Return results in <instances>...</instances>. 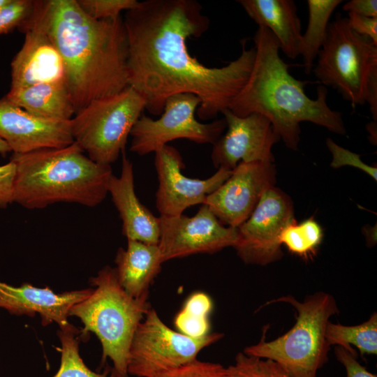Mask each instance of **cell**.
I'll list each match as a JSON object with an SVG mask.
<instances>
[{
    "label": "cell",
    "mask_w": 377,
    "mask_h": 377,
    "mask_svg": "<svg viewBox=\"0 0 377 377\" xmlns=\"http://www.w3.org/2000/svg\"><path fill=\"white\" fill-rule=\"evenodd\" d=\"M0 138L16 154L45 148H62L74 140L71 119L54 121L34 116L9 101L0 98Z\"/></svg>",
    "instance_id": "2e32d148"
},
{
    "label": "cell",
    "mask_w": 377,
    "mask_h": 377,
    "mask_svg": "<svg viewBox=\"0 0 377 377\" xmlns=\"http://www.w3.org/2000/svg\"><path fill=\"white\" fill-rule=\"evenodd\" d=\"M146 102L133 88L94 100L71 119L74 140L94 161L111 165L124 152Z\"/></svg>",
    "instance_id": "ba28073f"
},
{
    "label": "cell",
    "mask_w": 377,
    "mask_h": 377,
    "mask_svg": "<svg viewBox=\"0 0 377 377\" xmlns=\"http://www.w3.org/2000/svg\"><path fill=\"white\" fill-rule=\"evenodd\" d=\"M158 218V246L163 263L199 253L213 254L233 247L237 241V228L223 225L205 204L192 216Z\"/></svg>",
    "instance_id": "7c38bea8"
},
{
    "label": "cell",
    "mask_w": 377,
    "mask_h": 377,
    "mask_svg": "<svg viewBox=\"0 0 377 377\" xmlns=\"http://www.w3.org/2000/svg\"><path fill=\"white\" fill-rule=\"evenodd\" d=\"M200 104V100L194 94H177L165 101L158 119L141 115L130 133V151L145 156L177 139L214 145L226 128V120L205 124L198 121L195 112Z\"/></svg>",
    "instance_id": "30bf717a"
},
{
    "label": "cell",
    "mask_w": 377,
    "mask_h": 377,
    "mask_svg": "<svg viewBox=\"0 0 377 377\" xmlns=\"http://www.w3.org/2000/svg\"><path fill=\"white\" fill-rule=\"evenodd\" d=\"M10 161L15 167L13 202L29 209L61 202L97 206L108 194L113 175L111 165L94 161L75 142L13 154Z\"/></svg>",
    "instance_id": "277c9868"
},
{
    "label": "cell",
    "mask_w": 377,
    "mask_h": 377,
    "mask_svg": "<svg viewBox=\"0 0 377 377\" xmlns=\"http://www.w3.org/2000/svg\"><path fill=\"white\" fill-rule=\"evenodd\" d=\"M185 309L177 317L176 324L182 328L183 334L191 337H200L208 333L207 312L201 310L211 309L209 299L202 294L195 295L187 302Z\"/></svg>",
    "instance_id": "83f0119b"
},
{
    "label": "cell",
    "mask_w": 377,
    "mask_h": 377,
    "mask_svg": "<svg viewBox=\"0 0 377 377\" xmlns=\"http://www.w3.org/2000/svg\"><path fill=\"white\" fill-rule=\"evenodd\" d=\"M228 377H291L279 364L269 359L237 354L234 364L226 367Z\"/></svg>",
    "instance_id": "4316f807"
},
{
    "label": "cell",
    "mask_w": 377,
    "mask_h": 377,
    "mask_svg": "<svg viewBox=\"0 0 377 377\" xmlns=\"http://www.w3.org/2000/svg\"><path fill=\"white\" fill-rule=\"evenodd\" d=\"M41 27L64 64L66 86L75 113L91 101L129 87L124 19L95 20L77 0L34 1L27 20Z\"/></svg>",
    "instance_id": "7a4b0ae2"
},
{
    "label": "cell",
    "mask_w": 377,
    "mask_h": 377,
    "mask_svg": "<svg viewBox=\"0 0 377 377\" xmlns=\"http://www.w3.org/2000/svg\"><path fill=\"white\" fill-rule=\"evenodd\" d=\"M376 121H374L367 125L368 132L371 135L372 142H375L374 138L376 140ZM376 143V142H375Z\"/></svg>",
    "instance_id": "74e56055"
},
{
    "label": "cell",
    "mask_w": 377,
    "mask_h": 377,
    "mask_svg": "<svg viewBox=\"0 0 377 377\" xmlns=\"http://www.w3.org/2000/svg\"><path fill=\"white\" fill-rule=\"evenodd\" d=\"M155 153L154 165L158 186L156 207L160 216H179L188 207L203 205L206 198L231 175L232 170L219 168L205 179L190 178L182 173V156L172 146L166 145Z\"/></svg>",
    "instance_id": "5bb4252c"
},
{
    "label": "cell",
    "mask_w": 377,
    "mask_h": 377,
    "mask_svg": "<svg viewBox=\"0 0 377 377\" xmlns=\"http://www.w3.org/2000/svg\"><path fill=\"white\" fill-rule=\"evenodd\" d=\"M79 331L72 324L59 328L57 337L61 347L60 367L52 377H114L112 374H98L91 371L84 362L79 352Z\"/></svg>",
    "instance_id": "d4e9b609"
},
{
    "label": "cell",
    "mask_w": 377,
    "mask_h": 377,
    "mask_svg": "<svg viewBox=\"0 0 377 377\" xmlns=\"http://www.w3.org/2000/svg\"><path fill=\"white\" fill-rule=\"evenodd\" d=\"M119 176L112 175L108 193L122 221V233L127 239L147 244H158L159 218L139 200L135 191L133 166L123 152Z\"/></svg>",
    "instance_id": "d6986e66"
},
{
    "label": "cell",
    "mask_w": 377,
    "mask_h": 377,
    "mask_svg": "<svg viewBox=\"0 0 377 377\" xmlns=\"http://www.w3.org/2000/svg\"><path fill=\"white\" fill-rule=\"evenodd\" d=\"M343 10L368 17H377L376 0H351L343 6Z\"/></svg>",
    "instance_id": "d590c367"
},
{
    "label": "cell",
    "mask_w": 377,
    "mask_h": 377,
    "mask_svg": "<svg viewBox=\"0 0 377 377\" xmlns=\"http://www.w3.org/2000/svg\"><path fill=\"white\" fill-rule=\"evenodd\" d=\"M11 0H0V9L8 5Z\"/></svg>",
    "instance_id": "ab89813d"
},
{
    "label": "cell",
    "mask_w": 377,
    "mask_h": 377,
    "mask_svg": "<svg viewBox=\"0 0 377 377\" xmlns=\"http://www.w3.org/2000/svg\"><path fill=\"white\" fill-rule=\"evenodd\" d=\"M33 7L32 0H11L0 9V35L18 29L31 15Z\"/></svg>",
    "instance_id": "4dcf8cb0"
},
{
    "label": "cell",
    "mask_w": 377,
    "mask_h": 377,
    "mask_svg": "<svg viewBox=\"0 0 377 377\" xmlns=\"http://www.w3.org/2000/svg\"><path fill=\"white\" fill-rule=\"evenodd\" d=\"M82 10L95 20H115L123 10L135 8L136 0H77Z\"/></svg>",
    "instance_id": "f1b7e54d"
},
{
    "label": "cell",
    "mask_w": 377,
    "mask_h": 377,
    "mask_svg": "<svg viewBox=\"0 0 377 377\" xmlns=\"http://www.w3.org/2000/svg\"><path fill=\"white\" fill-rule=\"evenodd\" d=\"M253 40L256 54L251 73L228 109L239 117L252 113L266 117L276 134L293 150L298 148L302 121L345 135L341 114L327 103V87L319 85L316 99L309 98L304 91L307 82L290 74L289 65L280 57V45L273 34L260 27Z\"/></svg>",
    "instance_id": "3957f363"
},
{
    "label": "cell",
    "mask_w": 377,
    "mask_h": 377,
    "mask_svg": "<svg viewBox=\"0 0 377 377\" xmlns=\"http://www.w3.org/2000/svg\"><path fill=\"white\" fill-rule=\"evenodd\" d=\"M309 20L302 34L300 55L303 59L304 72H312L318 53L326 38L330 19L341 0H308Z\"/></svg>",
    "instance_id": "603a6c76"
},
{
    "label": "cell",
    "mask_w": 377,
    "mask_h": 377,
    "mask_svg": "<svg viewBox=\"0 0 377 377\" xmlns=\"http://www.w3.org/2000/svg\"><path fill=\"white\" fill-rule=\"evenodd\" d=\"M247 15L258 27L269 29L278 40L280 50L295 59L301 54L302 34L297 6L293 0H239Z\"/></svg>",
    "instance_id": "ffe728a7"
},
{
    "label": "cell",
    "mask_w": 377,
    "mask_h": 377,
    "mask_svg": "<svg viewBox=\"0 0 377 377\" xmlns=\"http://www.w3.org/2000/svg\"><path fill=\"white\" fill-rule=\"evenodd\" d=\"M312 69L325 87L336 89L355 108L367 103L377 119V45L359 35L339 15L329 23Z\"/></svg>",
    "instance_id": "52a82bcc"
},
{
    "label": "cell",
    "mask_w": 377,
    "mask_h": 377,
    "mask_svg": "<svg viewBox=\"0 0 377 377\" xmlns=\"http://www.w3.org/2000/svg\"><path fill=\"white\" fill-rule=\"evenodd\" d=\"M223 334L207 333L191 337L167 326L157 312L150 309L140 323L132 339L128 357V374L137 377H154L197 358L205 348Z\"/></svg>",
    "instance_id": "9c48e42d"
},
{
    "label": "cell",
    "mask_w": 377,
    "mask_h": 377,
    "mask_svg": "<svg viewBox=\"0 0 377 377\" xmlns=\"http://www.w3.org/2000/svg\"><path fill=\"white\" fill-rule=\"evenodd\" d=\"M326 145L332 154V167L337 168L344 165L353 166L363 170L376 181V168L364 163L360 155L340 147L331 138L327 139Z\"/></svg>",
    "instance_id": "1f68e13d"
},
{
    "label": "cell",
    "mask_w": 377,
    "mask_h": 377,
    "mask_svg": "<svg viewBox=\"0 0 377 377\" xmlns=\"http://www.w3.org/2000/svg\"><path fill=\"white\" fill-rule=\"evenodd\" d=\"M289 304L297 316L293 327L278 338L265 341V332L260 341L247 346L243 353L279 364L291 377H316L327 362L330 346L325 332L330 318L339 312L334 297L319 291L300 302L285 295L266 302L260 308L274 303Z\"/></svg>",
    "instance_id": "8992f818"
},
{
    "label": "cell",
    "mask_w": 377,
    "mask_h": 377,
    "mask_svg": "<svg viewBox=\"0 0 377 377\" xmlns=\"http://www.w3.org/2000/svg\"><path fill=\"white\" fill-rule=\"evenodd\" d=\"M93 288L56 293L49 287L38 288L30 283L13 286L0 281V308L15 316L34 317L38 314L41 324L56 323L59 328L69 325V311L87 297Z\"/></svg>",
    "instance_id": "ac0fdd59"
},
{
    "label": "cell",
    "mask_w": 377,
    "mask_h": 377,
    "mask_svg": "<svg viewBox=\"0 0 377 377\" xmlns=\"http://www.w3.org/2000/svg\"><path fill=\"white\" fill-rule=\"evenodd\" d=\"M11 151L8 145L0 138V154H6L8 152Z\"/></svg>",
    "instance_id": "f35d334b"
},
{
    "label": "cell",
    "mask_w": 377,
    "mask_h": 377,
    "mask_svg": "<svg viewBox=\"0 0 377 377\" xmlns=\"http://www.w3.org/2000/svg\"><path fill=\"white\" fill-rule=\"evenodd\" d=\"M90 283L94 287L92 292L71 308L69 316L83 323L81 336L92 332L98 337L102 359L112 361L114 377H128L129 348L137 327L151 309L148 295L129 296L119 283L115 269L110 266L103 267Z\"/></svg>",
    "instance_id": "5b68a950"
},
{
    "label": "cell",
    "mask_w": 377,
    "mask_h": 377,
    "mask_svg": "<svg viewBox=\"0 0 377 377\" xmlns=\"http://www.w3.org/2000/svg\"><path fill=\"white\" fill-rule=\"evenodd\" d=\"M5 96L29 114L45 119L68 121L75 114L64 84L40 83L10 88Z\"/></svg>",
    "instance_id": "7402d4cb"
},
{
    "label": "cell",
    "mask_w": 377,
    "mask_h": 377,
    "mask_svg": "<svg viewBox=\"0 0 377 377\" xmlns=\"http://www.w3.org/2000/svg\"><path fill=\"white\" fill-rule=\"evenodd\" d=\"M334 354L338 361L343 364L346 377H377L360 364L357 357L353 356L341 346H335Z\"/></svg>",
    "instance_id": "836d02e7"
},
{
    "label": "cell",
    "mask_w": 377,
    "mask_h": 377,
    "mask_svg": "<svg viewBox=\"0 0 377 377\" xmlns=\"http://www.w3.org/2000/svg\"><path fill=\"white\" fill-rule=\"evenodd\" d=\"M154 377H228L226 367L197 358Z\"/></svg>",
    "instance_id": "f546056e"
},
{
    "label": "cell",
    "mask_w": 377,
    "mask_h": 377,
    "mask_svg": "<svg viewBox=\"0 0 377 377\" xmlns=\"http://www.w3.org/2000/svg\"><path fill=\"white\" fill-rule=\"evenodd\" d=\"M18 30L25 34V38L10 64V88L40 83L66 85L63 59L45 31L28 20Z\"/></svg>",
    "instance_id": "e0dca14e"
},
{
    "label": "cell",
    "mask_w": 377,
    "mask_h": 377,
    "mask_svg": "<svg viewBox=\"0 0 377 377\" xmlns=\"http://www.w3.org/2000/svg\"><path fill=\"white\" fill-rule=\"evenodd\" d=\"M323 238L321 226L311 217L300 223L295 221L288 225L281 232L280 242L290 253L309 260L317 252Z\"/></svg>",
    "instance_id": "484cf974"
},
{
    "label": "cell",
    "mask_w": 377,
    "mask_h": 377,
    "mask_svg": "<svg viewBox=\"0 0 377 377\" xmlns=\"http://www.w3.org/2000/svg\"><path fill=\"white\" fill-rule=\"evenodd\" d=\"M222 114L227 131L213 145L211 158L215 168L233 170L242 161L274 162L272 148L280 138L266 117L258 113L239 117L229 109Z\"/></svg>",
    "instance_id": "9a60e30c"
},
{
    "label": "cell",
    "mask_w": 377,
    "mask_h": 377,
    "mask_svg": "<svg viewBox=\"0 0 377 377\" xmlns=\"http://www.w3.org/2000/svg\"><path fill=\"white\" fill-rule=\"evenodd\" d=\"M364 234L366 237L367 242L369 246H373L376 242V228L364 227L363 228Z\"/></svg>",
    "instance_id": "8d00e7d4"
},
{
    "label": "cell",
    "mask_w": 377,
    "mask_h": 377,
    "mask_svg": "<svg viewBox=\"0 0 377 377\" xmlns=\"http://www.w3.org/2000/svg\"><path fill=\"white\" fill-rule=\"evenodd\" d=\"M348 22L357 34L369 38L377 45V17H368L348 13Z\"/></svg>",
    "instance_id": "e575fe53"
},
{
    "label": "cell",
    "mask_w": 377,
    "mask_h": 377,
    "mask_svg": "<svg viewBox=\"0 0 377 377\" xmlns=\"http://www.w3.org/2000/svg\"><path fill=\"white\" fill-rule=\"evenodd\" d=\"M296 221L290 198L274 186L263 193L250 216L237 227L233 248L246 264L267 265L280 260L283 253L280 237Z\"/></svg>",
    "instance_id": "8fae6325"
},
{
    "label": "cell",
    "mask_w": 377,
    "mask_h": 377,
    "mask_svg": "<svg viewBox=\"0 0 377 377\" xmlns=\"http://www.w3.org/2000/svg\"><path fill=\"white\" fill-rule=\"evenodd\" d=\"M124 23L129 87L151 114H161L170 96L186 93L200 100V119H214L229 108L249 77L256 51L246 48V40L240 55L222 67L206 66L191 55L187 39L200 37L209 27L195 0L139 1L126 11Z\"/></svg>",
    "instance_id": "6da1fadb"
},
{
    "label": "cell",
    "mask_w": 377,
    "mask_h": 377,
    "mask_svg": "<svg viewBox=\"0 0 377 377\" xmlns=\"http://www.w3.org/2000/svg\"><path fill=\"white\" fill-rule=\"evenodd\" d=\"M15 174L14 163L10 161L0 165V207L13 202V184Z\"/></svg>",
    "instance_id": "d6a6232c"
},
{
    "label": "cell",
    "mask_w": 377,
    "mask_h": 377,
    "mask_svg": "<svg viewBox=\"0 0 377 377\" xmlns=\"http://www.w3.org/2000/svg\"><path fill=\"white\" fill-rule=\"evenodd\" d=\"M325 337L330 346H341L355 357L357 353L352 346L358 348L361 355H376L377 313L374 312L367 320L353 326L329 321Z\"/></svg>",
    "instance_id": "cb8c5ba5"
},
{
    "label": "cell",
    "mask_w": 377,
    "mask_h": 377,
    "mask_svg": "<svg viewBox=\"0 0 377 377\" xmlns=\"http://www.w3.org/2000/svg\"><path fill=\"white\" fill-rule=\"evenodd\" d=\"M119 283L133 298L148 295V289L163 263L158 244L127 239L126 249L119 248L115 257Z\"/></svg>",
    "instance_id": "44dd1931"
},
{
    "label": "cell",
    "mask_w": 377,
    "mask_h": 377,
    "mask_svg": "<svg viewBox=\"0 0 377 377\" xmlns=\"http://www.w3.org/2000/svg\"><path fill=\"white\" fill-rule=\"evenodd\" d=\"M275 182L274 162L242 161L206 198L204 204L223 225L237 228L250 216L263 193Z\"/></svg>",
    "instance_id": "4fadbf2b"
}]
</instances>
